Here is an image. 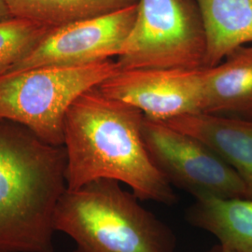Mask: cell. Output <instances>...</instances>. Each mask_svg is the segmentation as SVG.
Segmentation results:
<instances>
[{
	"instance_id": "obj_5",
	"label": "cell",
	"mask_w": 252,
	"mask_h": 252,
	"mask_svg": "<svg viewBox=\"0 0 252 252\" xmlns=\"http://www.w3.org/2000/svg\"><path fill=\"white\" fill-rule=\"evenodd\" d=\"M207 36L196 0H139L119 70L204 68Z\"/></svg>"
},
{
	"instance_id": "obj_8",
	"label": "cell",
	"mask_w": 252,
	"mask_h": 252,
	"mask_svg": "<svg viewBox=\"0 0 252 252\" xmlns=\"http://www.w3.org/2000/svg\"><path fill=\"white\" fill-rule=\"evenodd\" d=\"M98 89L110 98L139 109L146 118L167 122L203 113V68L118 70Z\"/></svg>"
},
{
	"instance_id": "obj_4",
	"label": "cell",
	"mask_w": 252,
	"mask_h": 252,
	"mask_svg": "<svg viewBox=\"0 0 252 252\" xmlns=\"http://www.w3.org/2000/svg\"><path fill=\"white\" fill-rule=\"evenodd\" d=\"M119 70L108 59L80 66L44 65L0 76V120L27 127L47 144L63 146V123L75 100Z\"/></svg>"
},
{
	"instance_id": "obj_12",
	"label": "cell",
	"mask_w": 252,
	"mask_h": 252,
	"mask_svg": "<svg viewBox=\"0 0 252 252\" xmlns=\"http://www.w3.org/2000/svg\"><path fill=\"white\" fill-rule=\"evenodd\" d=\"M189 223L213 234L233 252H252V200L206 197L187 212Z\"/></svg>"
},
{
	"instance_id": "obj_10",
	"label": "cell",
	"mask_w": 252,
	"mask_h": 252,
	"mask_svg": "<svg viewBox=\"0 0 252 252\" xmlns=\"http://www.w3.org/2000/svg\"><path fill=\"white\" fill-rule=\"evenodd\" d=\"M203 113L252 120V47L203 68Z\"/></svg>"
},
{
	"instance_id": "obj_1",
	"label": "cell",
	"mask_w": 252,
	"mask_h": 252,
	"mask_svg": "<svg viewBox=\"0 0 252 252\" xmlns=\"http://www.w3.org/2000/svg\"><path fill=\"white\" fill-rule=\"evenodd\" d=\"M144 118L139 109L102 94L98 86L75 100L63 123L67 189L109 179L129 186L140 200L174 204L172 185L145 144Z\"/></svg>"
},
{
	"instance_id": "obj_2",
	"label": "cell",
	"mask_w": 252,
	"mask_h": 252,
	"mask_svg": "<svg viewBox=\"0 0 252 252\" xmlns=\"http://www.w3.org/2000/svg\"><path fill=\"white\" fill-rule=\"evenodd\" d=\"M63 146L0 120V252H54L55 207L66 189Z\"/></svg>"
},
{
	"instance_id": "obj_7",
	"label": "cell",
	"mask_w": 252,
	"mask_h": 252,
	"mask_svg": "<svg viewBox=\"0 0 252 252\" xmlns=\"http://www.w3.org/2000/svg\"><path fill=\"white\" fill-rule=\"evenodd\" d=\"M136 10L137 4L96 18L52 28L7 73L44 65L80 66L118 56L134 26Z\"/></svg>"
},
{
	"instance_id": "obj_16",
	"label": "cell",
	"mask_w": 252,
	"mask_h": 252,
	"mask_svg": "<svg viewBox=\"0 0 252 252\" xmlns=\"http://www.w3.org/2000/svg\"><path fill=\"white\" fill-rule=\"evenodd\" d=\"M230 252V251H228V250H226L224 248H222L221 246H220V245H218V246H215L214 248H212L209 252Z\"/></svg>"
},
{
	"instance_id": "obj_13",
	"label": "cell",
	"mask_w": 252,
	"mask_h": 252,
	"mask_svg": "<svg viewBox=\"0 0 252 252\" xmlns=\"http://www.w3.org/2000/svg\"><path fill=\"white\" fill-rule=\"evenodd\" d=\"M139 0H6L13 17L47 27L67 26L134 6Z\"/></svg>"
},
{
	"instance_id": "obj_3",
	"label": "cell",
	"mask_w": 252,
	"mask_h": 252,
	"mask_svg": "<svg viewBox=\"0 0 252 252\" xmlns=\"http://www.w3.org/2000/svg\"><path fill=\"white\" fill-rule=\"evenodd\" d=\"M54 226L75 242L74 252H173L175 248L170 228L115 180L66 188L55 207Z\"/></svg>"
},
{
	"instance_id": "obj_15",
	"label": "cell",
	"mask_w": 252,
	"mask_h": 252,
	"mask_svg": "<svg viewBox=\"0 0 252 252\" xmlns=\"http://www.w3.org/2000/svg\"><path fill=\"white\" fill-rule=\"evenodd\" d=\"M13 18L6 0H0V22Z\"/></svg>"
},
{
	"instance_id": "obj_9",
	"label": "cell",
	"mask_w": 252,
	"mask_h": 252,
	"mask_svg": "<svg viewBox=\"0 0 252 252\" xmlns=\"http://www.w3.org/2000/svg\"><path fill=\"white\" fill-rule=\"evenodd\" d=\"M164 124L210 147L238 175L246 188V198L252 200V120L197 113L173 118Z\"/></svg>"
},
{
	"instance_id": "obj_14",
	"label": "cell",
	"mask_w": 252,
	"mask_h": 252,
	"mask_svg": "<svg viewBox=\"0 0 252 252\" xmlns=\"http://www.w3.org/2000/svg\"><path fill=\"white\" fill-rule=\"evenodd\" d=\"M51 29L40 23L18 17L0 22V76L27 56Z\"/></svg>"
},
{
	"instance_id": "obj_11",
	"label": "cell",
	"mask_w": 252,
	"mask_h": 252,
	"mask_svg": "<svg viewBox=\"0 0 252 252\" xmlns=\"http://www.w3.org/2000/svg\"><path fill=\"white\" fill-rule=\"evenodd\" d=\"M207 36L205 67L252 42V0H196Z\"/></svg>"
},
{
	"instance_id": "obj_6",
	"label": "cell",
	"mask_w": 252,
	"mask_h": 252,
	"mask_svg": "<svg viewBox=\"0 0 252 252\" xmlns=\"http://www.w3.org/2000/svg\"><path fill=\"white\" fill-rule=\"evenodd\" d=\"M142 134L153 163L171 185L196 199L246 198L238 175L198 138L146 117Z\"/></svg>"
}]
</instances>
